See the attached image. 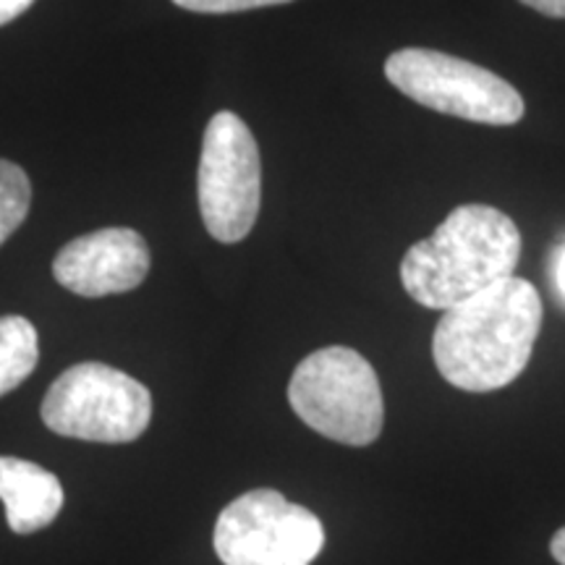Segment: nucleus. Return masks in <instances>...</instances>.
I'll list each match as a JSON object with an SVG mask.
<instances>
[{
  "instance_id": "obj_12",
  "label": "nucleus",
  "mask_w": 565,
  "mask_h": 565,
  "mask_svg": "<svg viewBox=\"0 0 565 565\" xmlns=\"http://www.w3.org/2000/svg\"><path fill=\"white\" fill-rule=\"evenodd\" d=\"M173 3L194 13H238L265 9V6L291 3V0H173Z\"/></svg>"
},
{
  "instance_id": "obj_15",
  "label": "nucleus",
  "mask_w": 565,
  "mask_h": 565,
  "mask_svg": "<svg viewBox=\"0 0 565 565\" xmlns=\"http://www.w3.org/2000/svg\"><path fill=\"white\" fill-rule=\"evenodd\" d=\"M550 553H553V557L561 565H565V526L557 529L553 542H550Z\"/></svg>"
},
{
  "instance_id": "obj_10",
  "label": "nucleus",
  "mask_w": 565,
  "mask_h": 565,
  "mask_svg": "<svg viewBox=\"0 0 565 565\" xmlns=\"http://www.w3.org/2000/svg\"><path fill=\"white\" fill-rule=\"evenodd\" d=\"M40 359L38 330L26 317H0V398L34 372Z\"/></svg>"
},
{
  "instance_id": "obj_14",
  "label": "nucleus",
  "mask_w": 565,
  "mask_h": 565,
  "mask_svg": "<svg viewBox=\"0 0 565 565\" xmlns=\"http://www.w3.org/2000/svg\"><path fill=\"white\" fill-rule=\"evenodd\" d=\"M32 3L34 0H0V26L9 24L13 19H19Z\"/></svg>"
},
{
  "instance_id": "obj_3",
  "label": "nucleus",
  "mask_w": 565,
  "mask_h": 565,
  "mask_svg": "<svg viewBox=\"0 0 565 565\" xmlns=\"http://www.w3.org/2000/svg\"><path fill=\"white\" fill-rule=\"evenodd\" d=\"M288 404L328 440L362 448L383 433L385 404L377 374L362 353L345 345L309 353L296 366Z\"/></svg>"
},
{
  "instance_id": "obj_1",
  "label": "nucleus",
  "mask_w": 565,
  "mask_h": 565,
  "mask_svg": "<svg viewBox=\"0 0 565 565\" xmlns=\"http://www.w3.org/2000/svg\"><path fill=\"white\" fill-rule=\"evenodd\" d=\"M540 328L542 296L513 275L443 312L433 335L435 366L458 391H500L526 370Z\"/></svg>"
},
{
  "instance_id": "obj_7",
  "label": "nucleus",
  "mask_w": 565,
  "mask_h": 565,
  "mask_svg": "<svg viewBox=\"0 0 565 565\" xmlns=\"http://www.w3.org/2000/svg\"><path fill=\"white\" fill-rule=\"evenodd\" d=\"M324 545L320 519L278 490H252L223 508L215 553L223 565H309Z\"/></svg>"
},
{
  "instance_id": "obj_9",
  "label": "nucleus",
  "mask_w": 565,
  "mask_h": 565,
  "mask_svg": "<svg viewBox=\"0 0 565 565\" xmlns=\"http://www.w3.org/2000/svg\"><path fill=\"white\" fill-rule=\"evenodd\" d=\"M0 500L13 534L51 526L63 508L61 479L24 458L0 456Z\"/></svg>"
},
{
  "instance_id": "obj_13",
  "label": "nucleus",
  "mask_w": 565,
  "mask_h": 565,
  "mask_svg": "<svg viewBox=\"0 0 565 565\" xmlns=\"http://www.w3.org/2000/svg\"><path fill=\"white\" fill-rule=\"evenodd\" d=\"M529 9L550 19H565V0H519Z\"/></svg>"
},
{
  "instance_id": "obj_8",
  "label": "nucleus",
  "mask_w": 565,
  "mask_h": 565,
  "mask_svg": "<svg viewBox=\"0 0 565 565\" xmlns=\"http://www.w3.org/2000/svg\"><path fill=\"white\" fill-rule=\"evenodd\" d=\"M150 273V249L134 228H100L63 246L53 275L71 294L97 296L134 291Z\"/></svg>"
},
{
  "instance_id": "obj_4",
  "label": "nucleus",
  "mask_w": 565,
  "mask_h": 565,
  "mask_svg": "<svg viewBox=\"0 0 565 565\" xmlns=\"http://www.w3.org/2000/svg\"><path fill=\"white\" fill-rule=\"evenodd\" d=\"M385 76L414 103L463 121L513 126L526 113L524 97L511 82L477 63L440 51H395L385 61Z\"/></svg>"
},
{
  "instance_id": "obj_16",
  "label": "nucleus",
  "mask_w": 565,
  "mask_h": 565,
  "mask_svg": "<svg viewBox=\"0 0 565 565\" xmlns=\"http://www.w3.org/2000/svg\"><path fill=\"white\" fill-rule=\"evenodd\" d=\"M555 280H557V288H561V294L565 296V246L561 249V257H557V265H555Z\"/></svg>"
},
{
  "instance_id": "obj_5",
  "label": "nucleus",
  "mask_w": 565,
  "mask_h": 565,
  "mask_svg": "<svg viewBox=\"0 0 565 565\" xmlns=\"http://www.w3.org/2000/svg\"><path fill=\"white\" fill-rule=\"evenodd\" d=\"M152 419V395L139 380L100 362L71 366L42 401V422L55 435L89 443H131Z\"/></svg>"
},
{
  "instance_id": "obj_11",
  "label": "nucleus",
  "mask_w": 565,
  "mask_h": 565,
  "mask_svg": "<svg viewBox=\"0 0 565 565\" xmlns=\"http://www.w3.org/2000/svg\"><path fill=\"white\" fill-rule=\"evenodd\" d=\"M32 204V183L24 168L0 160V246L24 223Z\"/></svg>"
},
{
  "instance_id": "obj_6",
  "label": "nucleus",
  "mask_w": 565,
  "mask_h": 565,
  "mask_svg": "<svg viewBox=\"0 0 565 565\" xmlns=\"http://www.w3.org/2000/svg\"><path fill=\"white\" fill-rule=\"evenodd\" d=\"M200 212L215 242L238 244L257 223L263 202V160L254 134L231 110L210 118L200 158Z\"/></svg>"
},
{
  "instance_id": "obj_2",
  "label": "nucleus",
  "mask_w": 565,
  "mask_h": 565,
  "mask_svg": "<svg viewBox=\"0 0 565 565\" xmlns=\"http://www.w3.org/2000/svg\"><path fill=\"white\" fill-rule=\"evenodd\" d=\"M519 257L521 231L511 215L490 204H461L433 236L406 252L401 280L416 303L448 312L494 282L513 278Z\"/></svg>"
}]
</instances>
